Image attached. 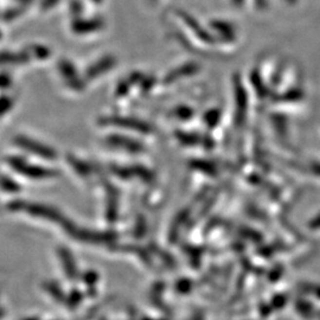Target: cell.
<instances>
[{
    "instance_id": "6da1fadb",
    "label": "cell",
    "mask_w": 320,
    "mask_h": 320,
    "mask_svg": "<svg viewBox=\"0 0 320 320\" xmlns=\"http://www.w3.org/2000/svg\"><path fill=\"white\" fill-rule=\"evenodd\" d=\"M10 165L12 166L16 171H19L21 174L31 178H48L54 176V172L51 169L38 168V166H32L29 163H25L24 160L19 158H11Z\"/></svg>"
},
{
    "instance_id": "7a4b0ae2",
    "label": "cell",
    "mask_w": 320,
    "mask_h": 320,
    "mask_svg": "<svg viewBox=\"0 0 320 320\" xmlns=\"http://www.w3.org/2000/svg\"><path fill=\"white\" fill-rule=\"evenodd\" d=\"M16 142H17L18 146L21 147V149L35 153V154L39 155V157L42 158H45V159H54V158L56 157V154H55V152L50 147H46L43 144H40V142L31 140V139L29 138L18 136V138L16 139Z\"/></svg>"
},
{
    "instance_id": "3957f363",
    "label": "cell",
    "mask_w": 320,
    "mask_h": 320,
    "mask_svg": "<svg viewBox=\"0 0 320 320\" xmlns=\"http://www.w3.org/2000/svg\"><path fill=\"white\" fill-rule=\"evenodd\" d=\"M105 122L111 125H115L119 126V127H125L128 128V130H134L138 131V132H144L147 133L151 131L149 125H146L145 122L139 121V120L135 119H126V117H109V119H106Z\"/></svg>"
},
{
    "instance_id": "277c9868",
    "label": "cell",
    "mask_w": 320,
    "mask_h": 320,
    "mask_svg": "<svg viewBox=\"0 0 320 320\" xmlns=\"http://www.w3.org/2000/svg\"><path fill=\"white\" fill-rule=\"evenodd\" d=\"M108 141L111 142L112 145L117 147H121V149L127 150V151L131 152H139L141 151V145L138 144L136 141L132 140V139H127V138H120V136H111L108 139Z\"/></svg>"
},
{
    "instance_id": "5b68a950",
    "label": "cell",
    "mask_w": 320,
    "mask_h": 320,
    "mask_svg": "<svg viewBox=\"0 0 320 320\" xmlns=\"http://www.w3.org/2000/svg\"><path fill=\"white\" fill-rule=\"evenodd\" d=\"M101 26H102V23L100 20H83L76 21L73 29L80 34H88V32H94L95 30L101 29Z\"/></svg>"
},
{
    "instance_id": "8992f818",
    "label": "cell",
    "mask_w": 320,
    "mask_h": 320,
    "mask_svg": "<svg viewBox=\"0 0 320 320\" xmlns=\"http://www.w3.org/2000/svg\"><path fill=\"white\" fill-rule=\"evenodd\" d=\"M113 63H114L113 58L102 59V61L97 62L96 64L93 65V67L90 68V69L88 70V73H87V76H88L89 78L96 77V76L101 75V74L106 73V71L108 70L112 65H113Z\"/></svg>"
}]
</instances>
